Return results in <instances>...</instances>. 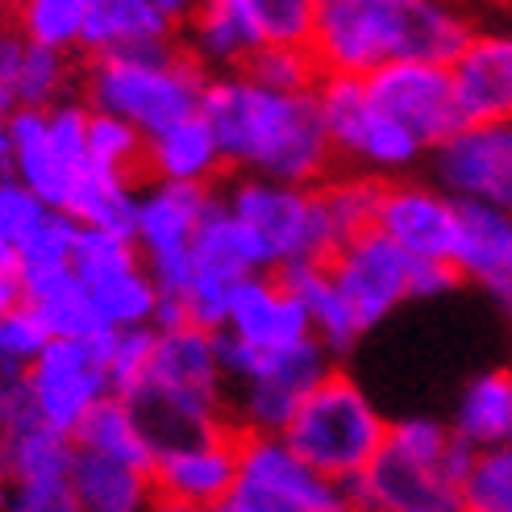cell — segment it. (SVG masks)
I'll use <instances>...</instances> for the list:
<instances>
[{
  "label": "cell",
  "mask_w": 512,
  "mask_h": 512,
  "mask_svg": "<svg viewBox=\"0 0 512 512\" xmlns=\"http://www.w3.org/2000/svg\"><path fill=\"white\" fill-rule=\"evenodd\" d=\"M375 229L417 263H454L458 200L438 184L392 179L379 192Z\"/></svg>",
  "instance_id": "19"
},
{
  "label": "cell",
  "mask_w": 512,
  "mask_h": 512,
  "mask_svg": "<svg viewBox=\"0 0 512 512\" xmlns=\"http://www.w3.org/2000/svg\"><path fill=\"white\" fill-rule=\"evenodd\" d=\"M155 5H159V9H163L171 21H175V25H184V21H188V17H192V13L204 5V0H155Z\"/></svg>",
  "instance_id": "49"
},
{
  "label": "cell",
  "mask_w": 512,
  "mask_h": 512,
  "mask_svg": "<svg viewBox=\"0 0 512 512\" xmlns=\"http://www.w3.org/2000/svg\"><path fill=\"white\" fill-rule=\"evenodd\" d=\"M454 271L512 309V213L488 204H458Z\"/></svg>",
  "instance_id": "22"
},
{
  "label": "cell",
  "mask_w": 512,
  "mask_h": 512,
  "mask_svg": "<svg viewBox=\"0 0 512 512\" xmlns=\"http://www.w3.org/2000/svg\"><path fill=\"white\" fill-rule=\"evenodd\" d=\"M75 238H80V225H75L67 213H55V209H50L30 229V234L21 238V246H17V275L25 284V300L71 275Z\"/></svg>",
  "instance_id": "32"
},
{
  "label": "cell",
  "mask_w": 512,
  "mask_h": 512,
  "mask_svg": "<svg viewBox=\"0 0 512 512\" xmlns=\"http://www.w3.org/2000/svg\"><path fill=\"white\" fill-rule=\"evenodd\" d=\"M0 512H80L67 483H42V488H0Z\"/></svg>",
  "instance_id": "45"
},
{
  "label": "cell",
  "mask_w": 512,
  "mask_h": 512,
  "mask_svg": "<svg viewBox=\"0 0 512 512\" xmlns=\"http://www.w3.org/2000/svg\"><path fill=\"white\" fill-rule=\"evenodd\" d=\"M471 446L433 417H408L388 429L375 463L350 483L354 512H463Z\"/></svg>",
  "instance_id": "4"
},
{
  "label": "cell",
  "mask_w": 512,
  "mask_h": 512,
  "mask_svg": "<svg viewBox=\"0 0 512 512\" xmlns=\"http://www.w3.org/2000/svg\"><path fill=\"white\" fill-rule=\"evenodd\" d=\"M80 450H92V454H105V458H117V463H130L138 471H155V438L150 429L142 425V417L130 408V400H105L96 413L80 425V433L71 438Z\"/></svg>",
  "instance_id": "30"
},
{
  "label": "cell",
  "mask_w": 512,
  "mask_h": 512,
  "mask_svg": "<svg viewBox=\"0 0 512 512\" xmlns=\"http://www.w3.org/2000/svg\"><path fill=\"white\" fill-rule=\"evenodd\" d=\"M155 358L138 388L125 396L150 429L155 446L229 425V379L213 329L192 321L155 325Z\"/></svg>",
  "instance_id": "3"
},
{
  "label": "cell",
  "mask_w": 512,
  "mask_h": 512,
  "mask_svg": "<svg viewBox=\"0 0 512 512\" xmlns=\"http://www.w3.org/2000/svg\"><path fill=\"white\" fill-rule=\"evenodd\" d=\"M71 50H55V46H42L30 42L25 50V63L21 75L13 84V109H59L63 100H71Z\"/></svg>",
  "instance_id": "36"
},
{
  "label": "cell",
  "mask_w": 512,
  "mask_h": 512,
  "mask_svg": "<svg viewBox=\"0 0 512 512\" xmlns=\"http://www.w3.org/2000/svg\"><path fill=\"white\" fill-rule=\"evenodd\" d=\"M221 363L229 379V425L238 433H284L317 383L334 371L317 338L292 350H246L221 338Z\"/></svg>",
  "instance_id": "7"
},
{
  "label": "cell",
  "mask_w": 512,
  "mask_h": 512,
  "mask_svg": "<svg viewBox=\"0 0 512 512\" xmlns=\"http://www.w3.org/2000/svg\"><path fill=\"white\" fill-rule=\"evenodd\" d=\"M250 275H267L263 254L254 246V238L246 234V225L238 221V213L225 204V196L213 192L209 209H204V221L196 229V242H192V279L175 304L179 317L221 334L225 313H229V296H234V288L246 284Z\"/></svg>",
  "instance_id": "11"
},
{
  "label": "cell",
  "mask_w": 512,
  "mask_h": 512,
  "mask_svg": "<svg viewBox=\"0 0 512 512\" xmlns=\"http://www.w3.org/2000/svg\"><path fill=\"white\" fill-rule=\"evenodd\" d=\"M142 188L134 175H113L88 167L84 179L75 184V196L67 204V217L84 229H113V234H134Z\"/></svg>",
  "instance_id": "31"
},
{
  "label": "cell",
  "mask_w": 512,
  "mask_h": 512,
  "mask_svg": "<svg viewBox=\"0 0 512 512\" xmlns=\"http://www.w3.org/2000/svg\"><path fill=\"white\" fill-rule=\"evenodd\" d=\"M179 25L155 5V0H92L84 17L80 50L92 59L142 55V50L175 46Z\"/></svg>",
  "instance_id": "23"
},
{
  "label": "cell",
  "mask_w": 512,
  "mask_h": 512,
  "mask_svg": "<svg viewBox=\"0 0 512 512\" xmlns=\"http://www.w3.org/2000/svg\"><path fill=\"white\" fill-rule=\"evenodd\" d=\"M234 496L259 500L284 512H354L350 492L325 479L279 438V433H242V463Z\"/></svg>",
  "instance_id": "14"
},
{
  "label": "cell",
  "mask_w": 512,
  "mask_h": 512,
  "mask_svg": "<svg viewBox=\"0 0 512 512\" xmlns=\"http://www.w3.org/2000/svg\"><path fill=\"white\" fill-rule=\"evenodd\" d=\"M155 512H196V508H184V504H167V500H159V504H155Z\"/></svg>",
  "instance_id": "52"
},
{
  "label": "cell",
  "mask_w": 512,
  "mask_h": 512,
  "mask_svg": "<svg viewBox=\"0 0 512 512\" xmlns=\"http://www.w3.org/2000/svg\"><path fill=\"white\" fill-rule=\"evenodd\" d=\"M146 171L159 184H184V188H209L217 184V175L225 171L221 146L213 125L200 113L171 125V130L155 134L146 142Z\"/></svg>",
  "instance_id": "25"
},
{
  "label": "cell",
  "mask_w": 512,
  "mask_h": 512,
  "mask_svg": "<svg viewBox=\"0 0 512 512\" xmlns=\"http://www.w3.org/2000/svg\"><path fill=\"white\" fill-rule=\"evenodd\" d=\"M30 34L21 30L17 21H5L0 17V100H9L13 109V84L21 75V63H25V50H30Z\"/></svg>",
  "instance_id": "46"
},
{
  "label": "cell",
  "mask_w": 512,
  "mask_h": 512,
  "mask_svg": "<svg viewBox=\"0 0 512 512\" xmlns=\"http://www.w3.org/2000/svg\"><path fill=\"white\" fill-rule=\"evenodd\" d=\"M109 338H88V342H67L55 338L42 358L34 363L30 392L38 404V417L63 433V438H75L80 425L96 413L105 400H113V379H109Z\"/></svg>",
  "instance_id": "13"
},
{
  "label": "cell",
  "mask_w": 512,
  "mask_h": 512,
  "mask_svg": "<svg viewBox=\"0 0 512 512\" xmlns=\"http://www.w3.org/2000/svg\"><path fill=\"white\" fill-rule=\"evenodd\" d=\"M88 9H92V0H17L13 21L42 46L80 50Z\"/></svg>",
  "instance_id": "38"
},
{
  "label": "cell",
  "mask_w": 512,
  "mask_h": 512,
  "mask_svg": "<svg viewBox=\"0 0 512 512\" xmlns=\"http://www.w3.org/2000/svg\"><path fill=\"white\" fill-rule=\"evenodd\" d=\"M179 46L184 55L209 75H234L242 71L254 50H263L259 38L250 34V25L225 5V0H204V5L179 25Z\"/></svg>",
  "instance_id": "26"
},
{
  "label": "cell",
  "mask_w": 512,
  "mask_h": 512,
  "mask_svg": "<svg viewBox=\"0 0 512 512\" xmlns=\"http://www.w3.org/2000/svg\"><path fill=\"white\" fill-rule=\"evenodd\" d=\"M42 425L38 404L25 375H0V442L17 438V433Z\"/></svg>",
  "instance_id": "44"
},
{
  "label": "cell",
  "mask_w": 512,
  "mask_h": 512,
  "mask_svg": "<svg viewBox=\"0 0 512 512\" xmlns=\"http://www.w3.org/2000/svg\"><path fill=\"white\" fill-rule=\"evenodd\" d=\"M242 433L234 425H217L159 446L155 454V492L167 504H184L196 512H213L238 488Z\"/></svg>",
  "instance_id": "15"
},
{
  "label": "cell",
  "mask_w": 512,
  "mask_h": 512,
  "mask_svg": "<svg viewBox=\"0 0 512 512\" xmlns=\"http://www.w3.org/2000/svg\"><path fill=\"white\" fill-rule=\"evenodd\" d=\"M75 442L55 433L46 421L0 442V488H42V483H67Z\"/></svg>",
  "instance_id": "29"
},
{
  "label": "cell",
  "mask_w": 512,
  "mask_h": 512,
  "mask_svg": "<svg viewBox=\"0 0 512 512\" xmlns=\"http://www.w3.org/2000/svg\"><path fill=\"white\" fill-rule=\"evenodd\" d=\"M450 429L471 450H488L512 442V371L475 375L454 404Z\"/></svg>",
  "instance_id": "28"
},
{
  "label": "cell",
  "mask_w": 512,
  "mask_h": 512,
  "mask_svg": "<svg viewBox=\"0 0 512 512\" xmlns=\"http://www.w3.org/2000/svg\"><path fill=\"white\" fill-rule=\"evenodd\" d=\"M325 267L334 275L338 292L346 296L354 321L363 325V334L379 321H388L404 300H413V259L379 229H367L354 242L338 246L325 259Z\"/></svg>",
  "instance_id": "17"
},
{
  "label": "cell",
  "mask_w": 512,
  "mask_h": 512,
  "mask_svg": "<svg viewBox=\"0 0 512 512\" xmlns=\"http://www.w3.org/2000/svg\"><path fill=\"white\" fill-rule=\"evenodd\" d=\"M454 284H458L454 263H417V259H413V300L446 296Z\"/></svg>",
  "instance_id": "47"
},
{
  "label": "cell",
  "mask_w": 512,
  "mask_h": 512,
  "mask_svg": "<svg viewBox=\"0 0 512 512\" xmlns=\"http://www.w3.org/2000/svg\"><path fill=\"white\" fill-rule=\"evenodd\" d=\"M200 117L213 125L225 167L250 179L317 188L338 159L317 92H279L250 80L246 71L213 75Z\"/></svg>",
  "instance_id": "1"
},
{
  "label": "cell",
  "mask_w": 512,
  "mask_h": 512,
  "mask_svg": "<svg viewBox=\"0 0 512 512\" xmlns=\"http://www.w3.org/2000/svg\"><path fill=\"white\" fill-rule=\"evenodd\" d=\"M259 46H313L317 0H225Z\"/></svg>",
  "instance_id": "35"
},
{
  "label": "cell",
  "mask_w": 512,
  "mask_h": 512,
  "mask_svg": "<svg viewBox=\"0 0 512 512\" xmlns=\"http://www.w3.org/2000/svg\"><path fill=\"white\" fill-rule=\"evenodd\" d=\"M221 338L246 350H292L313 342V325L279 275H250L229 296Z\"/></svg>",
  "instance_id": "20"
},
{
  "label": "cell",
  "mask_w": 512,
  "mask_h": 512,
  "mask_svg": "<svg viewBox=\"0 0 512 512\" xmlns=\"http://www.w3.org/2000/svg\"><path fill=\"white\" fill-rule=\"evenodd\" d=\"M50 209L34 200L9 171H0V267H17V246Z\"/></svg>",
  "instance_id": "42"
},
{
  "label": "cell",
  "mask_w": 512,
  "mask_h": 512,
  "mask_svg": "<svg viewBox=\"0 0 512 512\" xmlns=\"http://www.w3.org/2000/svg\"><path fill=\"white\" fill-rule=\"evenodd\" d=\"M471 30L442 0H317L313 59L321 75L367 80L392 63H454Z\"/></svg>",
  "instance_id": "2"
},
{
  "label": "cell",
  "mask_w": 512,
  "mask_h": 512,
  "mask_svg": "<svg viewBox=\"0 0 512 512\" xmlns=\"http://www.w3.org/2000/svg\"><path fill=\"white\" fill-rule=\"evenodd\" d=\"M88 163L113 175H138L146 171V138L117 117L92 113L88 121Z\"/></svg>",
  "instance_id": "39"
},
{
  "label": "cell",
  "mask_w": 512,
  "mask_h": 512,
  "mask_svg": "<svg viewBox=\"0 0 512 512\" xmlns=\"http://www.w3.org/2000/svg\"><path fill=\"white\" fill-rule=\"evenodd\" d=\"M204 88H209V75L184 55V46H163L142 55L92 59L84 75V105L134 125L150 142L171 125L196 117Z\"/></svg>",
  "instance_id": "5"
},
{
  "label": "cell",
  "mask_w": 512,
  "mask_h": 512,
  "mask_svg": "<svg viewBox=\"0 0 512 512\" xmlns=\"http://www.w3.org/2000/svg\"><path fill=\"white\" fill-rule=\"evenodd\" d=\"M500 5H512V0H500Z\"/></svg>",
  "instance_id": "54"
},
{
  "label": "cell",
  "mask_w": 512,
  "mask_h": 512,
  "mask_svg": "<svg viewBox=\"0 0 512 512\" xmlns=\"http://www.w3.org/2000/svg\"><path fill=\"white\" fill-rule=\"evenodd\" d=\"M155 334L159 329H121L109 338V379H113V396H130L142 375L150 371V358H155Z\"/></svg>",
  "instance_id": "43"
},
{
  "label": "cell",
  "mask_w": 512,
  "mask_h": 512,
  "mask_svg": "<svg viewBox=\"0 0 512 512\" xmlns=\"http://www.w3.org/2000/svg\"><path fill=\"white\" fill-rule=\"evenodd\" d=\"M367 92L375 109H383L396 125H404L425 150H438L463 130L450 63H392L367 75Z\"/></svg>",
  "instance_id": "16"
},
{
  "label": "cell",
  "mask_w": 512,
  "mask_h": 512,
  "mask_svg": "<svg viewBox=\"0 0 512 512\" xmlns=\"http://www.w3.org/2000/svg\"><path fill=\"white\" fill-rule=\"evenodd\" d=\"M0 9H17V0H0Z\"/></svg>",
  "instance_id": "53"
},
{
  "label": "cell",
  "mask_w": 512,
  "mask_h": 512,
  "mask_svg": "<svg viewBox=\"0 0 512 512\" xmlns=\"http://www.w3.org/2000/svg\"><path fill=\"white\" fill-rule=\"evenodd\" d=\"M67 492L80 512H155L159 504L150 471H138L130 463H117V458L92 454L80 446L71 454Z\"/></svg>",
  "instance_id": "24"
},
{
  "label": "cell",
  "mask_w": 512,
  "mask_h": 512,
  "mask_svg": "<svg viewBox=\"0 0 512 512\" xmlns=\"http://www.w3.org/2000/svg\"><path fill=\"white\" fill-rule=\"evenodd\" d=\"M321 192V209H325V225H329V238H334V250L354 242L358 234L375 229V209H379V192L383 184L375 175H334L317 184Z\"/></svg>",
  "instance_id": "33"
},
{
  "label": "cell",
  "mask_w": 512,
  "mask_h": 512,
  "mask_svg": "<svg viewBox=\"0 0 512 512\" xmlns=\"http://www.w3.org/2000/svg\"><path fill=\"white\" fill-rule=\"evenodd\" d=\"M213 512H284V508H271V504L246 500V496H229V500H225V504H217Z\"/></svg>",
  "instance_id": "51"
},
{
  "label": "cell",
  "mask_w": 512,
  "mask_h": 512,
  "mask_svg": "<svg viewBox=\"0 0 512 512\" xmlns=\"http://www.w3.org/2000/svg\"><path fill=\"white\" fill-rule=\"evenodd\" d=\"M317 109L329 130V142L342 159H350L363 175H396L408 171L425 146L396 125L367 92V80L354 75H321L317 84Z\"/></svg>",
  "instance_id": "12"
},
{
  "label": "cell",
  "mask_w": 512,
  "mask_h": 512,
  "mask_svg": "<svg viewBox=\"0 0 512 512\" xmlns=\"http://www.w3.org/2000/svg\"><path fill=\"white\" fill-rule=\"evenodd\" d=\"M9 121H13V109H9V100H0V171H9Z\"/></svg>",
  "instance_id": "50"
},
{
  "label": "cell",
  "mask_w": 512,
  "mask_h": 512,
  "mask_svg": "<svg viewBox=\"0 0 512 512\" xmlns=\"http://www.w3.org/2000/svg\"><path fill=\"white\" fill-rule=\"evenodd\" d=\"M50 342L55 338H50V329L30 304L5 313L0 317V375H30Z\"/></svg>",
  "instance_id": "41"
},
{
  "label": "cell",
  "mask_w": 512,
  "mask_h": 512,
  "mask_svg": "<svg viewBox=\"0 0 512 512\" xmlns=\"http://www.w3.org/2000/svg\"><path fill=\"white\" fill-rule=\"evenodd\" d=\"M450 75L467 125L512 121V34H471Z\"/></svg>",
  "instance_id": "21"
},
{
  "label": "cell",
  "mask_w": 512,
  "mask_h": 512,
  "mask_svg": "<svg viewBox=\"0 0 512 512\" xmlns=\"http://www.w3.org/2000/svg\"><path fill=\"white\" fill-rule=\"evenodd\" d=\"M88 121L92 109L84 100H63L59 109H13L9 121V175L42 200L46 209L67 213L75 184L88 163Z\"/></svg>",
  "instance_id": "9"
},
{
  "label": "cell",
  "mask_w": 512,
  "mask_h": 512,
  "mask_svg": "<svg viewBox=\"0 0 512 512\" xmlns=\"http://www.w3.org/2000/svg\"><path fill=\"white\" fill-rule=\"evenodd\" d=\"M388 429H392V421L379 413L375 400L358 388L350 375L329 371L317 388L304 396L292 425L279 433V438L313 471L350 488V483L375 463L379 446L388 442Z\"/></svg>",
  "instance_id": "6"
},
{
  "label": "cell",
  "mask_w": 512,
  "mask_h": 512,
  "mask_svg": "<svg viewBox=\"0 0 512 512\" xmlns=\"http://www.w3.org/2000/svg\"><path fill=\"white\" fill-rule=\"evenodd\" d=\"M21 304H25V284H21L17 267H0V317L21 309Z\"/></svg>",
  "instance_id": "48"
},
{
  "label": "cell",
  "mask_w": 512,
  "mask_h": 512,
  "mask_svg": "<svg viewBox=\"0 0 512 512\" xmlns=\"http://www.w3.org/2000/svg\"><path fill=\"white\" fill-rule=\"evenodd\" d=\"M288 284V292L300 300L304 317L313 325V338L329 350V354H346L358 346L363 338V325L354 321L346 296L338 292L334 275H329L325 263H309V267H296V271H284L279 275Z\"/></svg>",
  "instance_id": "27"
},
{
  "label": "cell",
  "mask_w": 512,
  "mask_h": 512,
  "mask_svg": "<svg viewBox=\"0 0 512 512\" xmlns=\"http://www.w3.org/2000/svg\"><path fill=\"white\" fill-rule=\"evenodd\" d=\"M71 271L80 288L92 296L100 321L113 334L121 329H150L163 317V292L150 275L142 250L130 234H113V229H84L75 238Z\"/></svg>",
  "instance_id": "10"
},
{
  "label": "cell",
  "mask_w": 512,
  "mask_h": 512,
  "mask_svg": "<svg viewBox=\"0 0 512 512\" xmlns=\"http://www.w3.org/2000/svg\"><path fill=\"white\" fill-rule=\"evenodd\" d=\"M433 175L458 204H488L512 213V121L463 125L433 150Z\"/></svg>",
  "instance_id": "18"
},
{
  "label": "cell",
  "mask_w": 512,
  "mask_h": 512,
  "mask_svg": "<svg viewBox=\"0 0 512 512\" xmlns=\"http://www.w3.org/2000/svg\"><path fill=\"white\" fill-rule=\"evenodd\" d=\"M225 204L238 213L246 234L263 254L267 275H284L309 263H325L334 254L321 192L300 184H275V179H234Z\"/></svg>",
  "instance_id": "8"
},
{
  "label": "cell",
  "mask_w": 512,
  "mask_h": 512,
  "mask_svg": "<svg viewBox=\"0 0 512 512\" xmlns=\"http://www.w3.org/2000/svg\"><path fill=\"white\" fill-rule=\"evenodd\" d=\"M242 71L279 92H317L321 84V67L309 46H263Z\"/></svg>",
  "instance_id": "40"
},
{
  "label": "cell",
  "mask_w": 512,
  "mask_h": 512,
  "mask_svg": "<svg viewBox=\"0 0 512 512\" xmlns=\"http://www.w3.org/2000/svg\"><path fill=\"white\" fill-rule=\"evenodd\" d=\"M30 309L42 317V325L50 329V338H67V342H88V338H105L113 334V329H105V321H100L92 296L80 288V279H75V271L67 279H59V284H50L42 292H34Z\"/></svg>",
  "instance_id": "34"
},
{
  "label": "cell",
  "mask_w": 512,
  "mask_h": 512,
  "mask_svg": "<svg viewBox=\"0 0 512 512\" xmlns=\"http://www.w3.org/2000/svg\"><path fill=\"white\" fill-rule=\"evenodd\" d=\"M458 500L463 512H512V442L471 454Z\"/></svg>",
  "instance_id": "37"
}]
</instances>
